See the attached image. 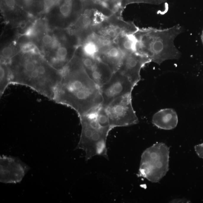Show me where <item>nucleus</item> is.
I'll return each instance as SVG.
<instances>
[{
	"label": "nucleus",
	"instance_id": "1",
	"mask_svg": "<svg viewBox=\"0 0 203 203\" xmlns=\"http://www.w3.org/2000/svg\"><path fill=\"white\" fill-rule=\"evenodd\" d=\"M61 72L53 101L74 110L79 117L101 105L100 87L89 77L78 55Z\"/></svg>",
	"mask_w": 203,
	"mask_h": 203
},
{
	"label": "nucleus",
	"instance_id": "2",
	"mask_svg": "<svg viewBox=\"0 0 203 203\" xmlns=\"http://www.w3.org/2000/svg\"><path fill=\"white\" fill-rule=\"evenodd\" d=\"M10 63L12 84L30 88L53 101L62 72L51 66L41 54L23 53Z\"/></svg>",
	"mask_w": 203,
	"mask_h": 203
},
{
	"label": "nucleus",
	"instance_id": "3",
	"mask_svg": "<svg viewBox=\"0 0 203 203\" xmlns=\"http://www.w3.org/2000/svg\"><path fill=\"white\" fill-rule=\"evenodd\" d=\"M183 32L179 25L165 29H138L134 33L136 52L158 65L168 60L178 59L181 53L174 41Z\"/></svg>",
	"mask_w": 203,
	"mask_h": 203
},
{
	"label": "nucleus",
	"instance_id": "4",
	"mask_svg": "<svg viewBox=\"0 0 203 203\" xmlns=\"http://www.w3.org/2000/svg\"><path fill=\"white\" fill-rule=\"evenodd\" d=\"M100 107L79 117L82 126L80 141L76 149L85 152L86 160L95 156L108 158L107 140L112 129L103 127L98 120Z\"/></svg>",
	"mask_w": 203,
	"mask_h": 203
},
{
	"label": "nucleus",
	"instance_id": "5",
	"mask_svg": "<svg viewBox=\"0 0 203 203\" xmlns=\"http://www.w3.org/2000/svg\"><path fill=\"white\" fill-rule=\"evenodd\" d=\"M169 147L163 143L147 148L142 154L138 176L158 183L169 171Z\"/></svg>",
	"mask_w": 203,
	"mask_h": 203
},
{
	"label": "nucleus",
	"instance_id": "6",
	"mask_svg": "<svg viewBox=\"0 0 203 203\" xmlns=\"http://www.w3.org/2000/svg\"><path fill=\"white\" fill-rule=\"evenodd\" d=\"M104 108L112 129L133 125L138 123V118L132 105L131 94L116 98Z\"/></svg>",
	"mask_w": 203,
	"mask_h": 203
},
{
	"label": "nucleus",
	"instance_id": "7",
	"mask_svg": "<svg viewBox=\"0 0 203 203\" xmlns=\"http://www.w3.org/2000/svg\"><path fill=\"white\" fill-rule=\"evenodd\" d=\"M135 86L119 71L114 72L109 80L100 87L102 98L101 106L105 108L116 98L131 94Z\"/></svg>",
	"mask_w": 203,
	"mask_h": 203
},
{
	"label": "nucleus",
	"instance_id": "8",
	"mask_svg": "<svg viewBox=\"0 0 203 203\" xmlns=\"http://www.w3.org/2000/svg\"><path fill=\"white\" fill-rule=\"evenodd\" d=\"M112 16L94 29L92 34L96 38L115 43L120 36L134 34L138 30L133 23L123 21L116 16Z\"/></svg>",
	"mask_w": 203,
	"mask_h": 203
},
{
	"label": "nucleus",
	"instance_id": "9",
	"mask_svg": "<svg viewBox=\"0 0 203 203\" xmlns=\"http://www.w3.org/2000/svg\"><path fill=\"white\" fill-rule=\"evenodd\" d=\"M0 181L5 183H20L29 170V167L17 158L6 156L0 157Z\"/></svg>",
	"mask_w": 203,
	"mask_h": 203
},
{
	"label": "nucleus",
	"instance_id": "10",
	"mask_svg": "<svg viewBox=\"0 0 203 203\" xmlns=\"http://www.w3.org/2000/svg\"><path fill=\"white\" fill-rule=\"evenodd\" d=\"M86 73L99 87L107 82L113 72L107 66L98 58L80 54L79 55Z\"/></svg>",
	"mask_w": 203,
	"mask_h": 203
},
{
	"label": "nucleus",
	"instance_id": "11",
	"mask_svg": "<svg viewBox=\"0 0 203 203\" xmlns=\"http://www.w3.org/2000/svg\"><path fill=\"white\" fill-rule=\"evenodd\" d=\"M151 62L148 58L137 52L125 54L119 70L127 76L135 85L141 80L140 71L146 64Z\"/></svg>",
	"mask_w": 203,
	"mask_h": 203
},
{
	"label": "nucleus",
	"instance_id": "12",
	"mask_svg": "<svg viewBox=\"0 0 203 203\" xmlns=\"http://www.w3.org/2000/svg\"><path fill=\"white\" fill-rule=\"evenodd\" d=\"M124 55L118 44L114 43L100 48L97 58L106 64L114 73L119 70Z\"/></svg>",
	"mask_w": 203,
	"mask_h": 203
},
{
	"label": "nucleus",
	"instance_id": "13",
	"mask_svg": "<svg viewBox=\"0 0 203 203\" xmlns=\"http://www.w3.org/2000/svg\"><path fill=\"white\" fill-rule=\"evenodd\" d=\"M154 125L162 130H173L177 126L178 117L175 110L172 108L162 109L154 114L152 119Z\"/></svg>",
	"mask_w": 203,
	"mask_h": 203
},
{
	"label": "nucleus",
	"instance_id": "14",
	"mask_svg": "<svg viewBox=\"0 0 203 203\" xmlns=\"http://www.w3.org/2000/svg\"><path fill=\"white\" fill-rule=\"evenodd\" d=\"M137 40L134 34L123 35L120 36L117 40L119 48L124 53L131 52H136V46Z\"/></svg>",
	"mask_w": 203,
	"mask_h": 203
},
{
	"label": "nucleus",
	"instance_id": "15",
	"mask_svg": "<svg viewBox=\"0 0 203 203\" xmlns=\"http://www.w3.org/2000/svg\"><path fill=\"white\" fill-rule=\"evenodd\" d=\"M12 72L9 64L1 62L0 96L2 97L8 86L12 84Z\"/></svg>",
	"mask_w": 203,
	"mask_h": 203
},
{
	"label": "nucleus",
	"instance_id": "16",
	"mask_svg": "<svg viewBox=\"0 0 203 203\" xmlns=\"http://www.w3.org/2000/svg\"><path fill=\"white\" fill-rule=\"evenodd\" d=\"M80 54L90 57L97 58L98 53V46L92 39L87 37L85 42L83 44Z\"/></svg>",
	"mask_w": 203,
	"mask_h": 203
},
{
	"label": "nucleus",
	"instance_id": "17",
	"mask_svg": "<svg viewBox=\"0 0 203 203\" xmlns=\"http://www.w3.org/2000/svg\"><path fill=\"white\" fill-rule=\"evenodd\" d=\"M72 0H66L61 5L59 10L62 16L67 17L70 16L72 11Z\"/></svg>",
	"mask_w": 203,
	"mask_h": 203
},
{
	"label": "nucleus",
	"instance_id": "18",
	"mask_svg": "<svg viewBox=\"0 0 203 203\" xmlns=\"http://www.w3.org/2000/svg\"><path fill=\"white\" fill-rule=\"evenodd\" d=\"M168 0H123L125 4L134 3H144L154 5H160L166 2Z\"/></svg>",
	"mask_w": 203,
	"mask_h": 203
},
{
	"label": "nucleus",
	"instance_id": "19",
	"mask_svg": "<svg viewBox=\"0 0 203 203\" xmlns=\"http://www.w3.org/2000/svg\"><path fill=\"white\" fill-rule=\"evenodd\" d=\"M194 150L198 156L203 159V143L196 145L194 147Z\"/></svg>",
	"mask_w": 203,
	"mask_h": 203
},
{
	"label": "nucleus",
	"instance_id": "20",
	"mask_svg": "<svg viewBox=\"0 0 203 203\" xmlns=\"http://www.w3.org/2000/svg\"><path fill=\"white\" fill-rule=\"evenodd\" d=\"M53 39L54 38L52 36L46 34L43 37L42 41L45 45H49L52 44Z\"/></svg>",
	"mask_w": 203,
	"mask_h": 203
},
{
	"label": "nucleus",
	"instance_id": "21",
	"mask_svg": "<svg viewBox=\"0 0 203 203\" xmlns=\"http://www.w3.org/2000/svg\"><path fill=\"white\" fill-rule=\"evenodd\" d=\"M5 2L6 6L11 9H13L16 5L15 0H5Z\"/></svg>",
	"mask_w": 203,
	"mask_h": 203
},
{
	"label": "nucleus",
	"instance_id": "22",
	"mask_svg": "<svg viewBox=\"0 0 203 203\" xmlns=\"http://www.w3.org/2000/svg\"><path fill=\"white\" fill-rule=\"evenodd\" d=\"M35 34V29L34 28L31 27L30 28L26 30L25 33L24 35L26 36H32Z\"/></svg>",
	"mask_w": 203,
	"mask_h": 203
},
{
	"label": "nucleus",
	"instance_id": "23",
	"mask_svg": "<svg viewBox=\"0 0 203 203\" xmlns=\"http://www.w3.org/2000/svg\"><path fill=\"white\" fill-rule=\"evenodd\" d=\"M187 200L185 199H176L172 200L171 202L173 203H184L187 202Z\"/></svg>",
	"mask_w": 203,
	"mask_h": 203
},
{
	"label": "nucleus",
	"instance_id": "24",
	"mask_svg": "<svg viewBox=\"0 0 203 203\" xmlns=\"http://www.w3.org/2000/svg\"><path fill=\"white\" fill-rule=\"evenodd\" d=\"M26 25V24H25V23H22L20 25V26L22 28H24L25 27Z\"/></svg>",
	"mask_w": 203,
	"mask_h": 203
},
{
	"label": "nucleus",
	"instance_id": "25",
	"mask_svg": "<svg viewBox=\"0 0 203 203\" xmlns=\"http://www.w3.org/2000/svg\"><path fill=\"white\" fill-rule=\"evenodd\" d=\"M201 38L202 42V44H203V31L202 32V33L201 36Z\"/></svg>",
	"mask_w": 203,
	"mask_h": 203
},
{
	"label": "nucleus",
	"instance_id": "26",
	"mask_svg": "<svg viewBox=\"0 0 203 203\" xmlns=\"http://www.w3.org/2000/svg\"><path fill=\"white\" fill-rule=\"evenodd\" d=\"M26 3L29 4L30 3V2H31L32 0H25Z\"/></svg>",
	"mask_w": 203,
	"mask_h": 203
}]
</instances>
